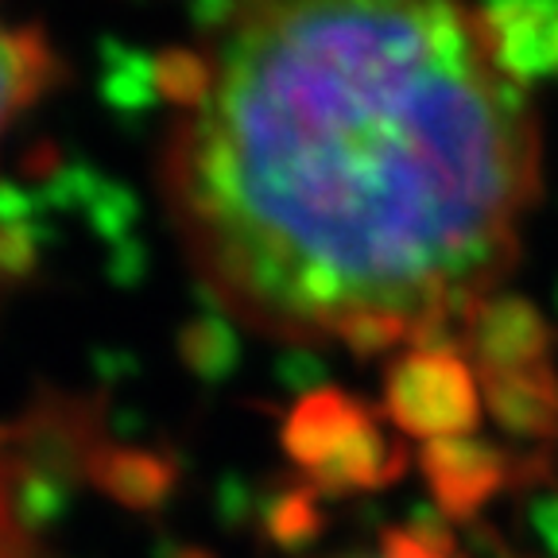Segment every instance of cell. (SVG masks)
<instances>
[{"mask_svg":"<svg viewBox=\"0 0 558 558\" xmlns=\"http://www.w3.org/2000/svg\"><path fill=\"white\" fill-rule=\"evenodd\" d=\"M423 470L435 488V500L458 520L473 515L488 497H497V488L508 481L505 453L470 435L430 442L423 450Z\"/></svg>","mask_w":558,"mask_h":558,"instance_id":"4","label":"cell"},{"mask_svg":"<svg viewBox=\"0 0 558 558\" xmlns=\"http://www.w3.org/2000/svg\"><path fill=\"white\" fill-rule=\"evenodd\" d=\"M314 532H318V512L306 497H283L268 512V535L279 547H303V543H311Z\"/></svg>","mask_w":558,"mask_h":558,"instance_id":"10","label":"cell"},{"mask_svg":"<svg viewBox=\"0 0 558 558\" xmlns=\"http://www.w3.org/2000/svg\"><path fill=\"white\" fill-rule=\"evenodd\" d=\"M0 558H32V547L20 535L16 520H12V508L4 500V488H0Z\"/></svg>","mask_w":558,"mask_h":558,"instance_id":"11","label":"cell"},{"mask_svg":"<svg viewBox=\"0 0 558 558\" xmlns=\"http://www.w3.org/2000/svg\"><path fill=\"white\" fill-rule=\"evenodd\" d=\"M163 183L236 318L368 353L485 303L539 144L465 0H229L191 62Z\"/></svg>","mask_w":558,"mask_h":558,"instance_id":"1","label":"cell"},{"mask_svg":"<svg viewBox=\"0 0 558 558\" xmlns=\"http://www.w3.org/2000/svg\"><path fill=\"white\" fill-rule=\"evenodd\" d=\"M51 78V54L24 27L0 20V132L9 129Z\"/></svg>","mask_w":558,"mask_h":558,"instance_id":"7","label":"cell"},{"mask_svg":"<svg viewBox=\"0 0 558 558\" xmlns=\"http://www.w3.org/2000/svg\"><path fill=\"white\" fill-rule=\"evenodd\" d=\"M470 330H473V349H477L481 365L488 368L485 376L520 373V368L543 365L547 333H543V323L535 318L532 306L481 303L477 311L470 314Z\"/></svg>","mask_w":558,"mask_h":558,"instance_id":"5","label":"cell"},{"mask_svg":"<svg viewBox=\"0 0 558 558\" xmlns=\"http://www.w3.org/2000/svg\"><path fill=\"white\" fill-rule=\"evenodd\" d=\"M97 481L105 485V493L117 500H124L129 508H151L167 497L171 488V465H163L156 453H109L97 465Z\"/></svg>","mask_w":558,"mask_h":558,"instance_id":"8","label":"cell"},{"mask_svg":"<svg viewBox=\"0 0 558 558\" xmlns=\"http://www.w3.org/2000/svg\"><path fill=\"white\" fill-rule=\"evenodd\" d=\"M357 558H465L453 543V535L438 523H411V527H396L380 539L376 555Z\"/></svg>","mask_w":558,"mask_h":558,"instance_id":"9","label":"cell"},{"mask_svg":"<svg viewBox=\"0 0 558 558\" xmlns=\"http://www.w3.org/2000/svg\"><path fill=\"white\" fill-rule=\"evenodd\" d=\"M283 442L291 458L330 493L388 485L403 465V453L384 442L373 418L333 392L299 403Z\"/></svg>","mask_w":558,"mask_h":558,"instance_id":"2","label":"cell"},{"mask_svg":"<svg viewBox=\"0 0 558 558\" xmlns=\"http://www.w3.org/2000/svg\"><path fill=\"white\" fill-rule=\"evenodd\" d=\"M488 403L515 435H555L558 430V384L543 365L488 376Z\"/></svg>","mask_w":558,"mask_h":558,"instance_id":"6","label":"cell"},{"mask_svg":"<svg viewBox=\"0 0 558 558\" xmlns=\"http://www.w3.org/2000/svg\"><path fill=\"white\" fill-rule=\"evenodd\" d=\"M388 415L418 438H462L477 423V384L450 349H415L388 380Z\"/></svg>","mask_w":558,"mask_h":558,"instance_id":"3","label":"cell"}]
</instances>
